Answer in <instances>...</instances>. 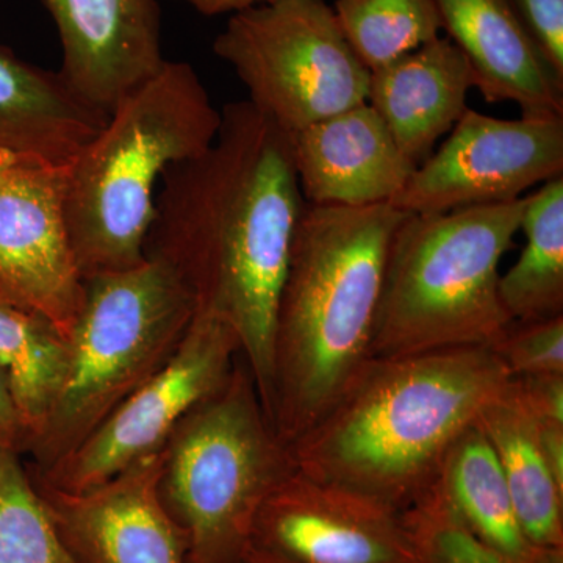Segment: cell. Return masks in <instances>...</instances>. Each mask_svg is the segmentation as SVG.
<instances>
[{
  "label": "cell",
  "instance_id": "cell-14",
  "mask_svg": "<svg viewBox=\"0 0 563 563\" xmlns=\"http://www.w3.org/2000/svg\"><path fill=\"white\" fill-rule=\"evenodd\" d=\"M57 25L62 76L107 114L162 68L157 0H41Z\"/></svg>",
  "mask_w": 563,
  "mask_h": 563
},
{
  "label": "cell",
  "instance_id": "cell-31",
  "mask_svg": "<svg viewBox=\"0 0 563 563\" xmlns=\"http://www.w3.org/2000/svg\"><path fill=\"white\" fill-rule=\"evenodd\" d=\"M192 9L206 16H218V14L240 13V11L273 2V0H181Z\"/></svg>",
  "mask_w": 563,
  "mask_h": 563
},
{
  "label": "cell",
  "instance_id": "cell-21",
  "mask_svg": "<svg viewBox=\"0 0 563 563\" xmlns=\"http://www.w3.org/2000/svg\"><path fill=\"white\" fill-rule=\"evenodd\" d=\"M68 358L69 339L49 318L0 295V372L27 432L25 451L54 409Z\"/></svg>",
  "mask_w": 563,
  "mask_h": 563
},
{
  "label": "cell",
  "instance_id": "cell-29",
  "mask_svg": "<svg viewBox=\"0 0 563 563\" xmlns=\"http://www.w3.org/2000/svg\"><path fill=\"white\" fill-rule=\"evenodd\" d=\"M0 444L21 455L24 454L25 444H27V432L22 424L20 412L2 372H0Z\"/></svg>",
  "mask_w": 563,
  "mask_h": 563
},
{
  "label": "cell",
  "instance_id": "cell-28",
  "mask_svg": "<svg viewBox=\"0 0 563 563\" xmlns=\"http://www.w3.org/2000/svg\"><path fill=\"white\" fill-rule=\"evenodd\" d=\"M514 390L537 424L563 426V374L512 377Z\"/></svg>",
  "mask_w": 563,
  "mask_h": 563
},
{
  "label": "cell",
  "instance_id": "cell-27",
  "mask_svg": "<svg viewBox=\"0 0 563 563\" xmlns=\"http://www.w3.org/2000/svg\"><path fill=\"white\" fill-rule=\"evenodd\" d=\"M543 57L563 77V0H510Z\"/></svg>",
  "mask_w": 563,
  "mask_h": 563
},
{
  "label": "cell",
  "instance_id": "cell-20",
  "mask_svg": "<svg viewBox=\"0 0 563 563\" xmlns=\"http://www.w3.org/2000/svg\"><path fill=\"white\" fill-rule=\"evenodd\" d=\"M435 483L465 525L496 550L521 563H563L525 536L501 466L477 422L448 451Z\"/></svg>",
  "mask_w": 563,
  "mask_h": 563
},
{
  "label": "cell",
  "instance_id": "cell-19",
  "mask_svg": "<svg viewBox=\"0 0 563 563\" xmlns=\"http://www.w3.org/2000/svg\"><path fill=\"white\" fill-rule=\"evenodd\" d=\"M476 422L501 466L525 536L543 553L563 558V488L544 463L536 422L512 380Z\"/></svg>",
  "mask_w": 563,
  "mask_h": 563
},
{
  "label": "cell",
  "instance_id": "cell-8",
  "mask_svg": "<svg viewBox=\"0 0 563 563\" xmlns=\"http://www.w3.org/2000/svg\"><path fill=\"white\" fill-rule=\"evenodd\" d=\"M213 52L255 109L287 132L366 102L369 69L325 0H273L232 14Z\"/></svg>",
  "mask_w": 563,
  "mask_h": 563
},
{
  "label": "cell",
  "instance_id": "cell-2",
  "mask_svg": "<svg viewBox=\"0 0 563 563\" xmlns=\"http://www.w3.org/2000/svg\"><path fill=\"white\" fill-rule=\"evenodd\" d=\"M512 376L488 346L372 357L288 446L296 468L402 512Z\"/></svg>",
  "mask_w": 563,
  "mask_h": 563
},
{
  "label": "cell",
  "instance_id": "cell-24",
  "mask_svg": "<svg viewBox=\"0 0 563 563\" xmlns=\"http://www.w3.org/2000/svg\"><path fill=\"white\" fill-rule=\"evenodd\" d=\"M0 563H77L21 454L0 444Z\"/></svg>",
  "mask_w": 563,
  "mask_h": 563
},
{
  "label": "cell",
  "instance_id": "cell-3",
  "mask_svg": "<svg viewBox=\"0 0 563 563\" xmlns=\"http://www.w3.org/2000/svg\"><path fill=\"white\" fill-rule=\"evenodd\" d=\"M409 213L390 203H306L277 303L269 418L290 446L372 358L393 236Z\"/></svg>",
  "mask_w": 563,
  "mask_h": 563
},
{
  "label": "cell",
  "instance_id": "cell-30",
  "mask_svg": "<svg viewBox=\"0 0 563 563\" xmlns=\"http://www.w3.org/2000/svg\"><path fill=\"white\" fill-rule=\"evenodd\" d=\"M536 422V421H533ZM537 440L548 470L563 488V426L537 424Z\"/></svg>",
  "mask_w": 563,
  "mask_h": 563
},
{
  "label": "cell",
  "instance_id": "cell-26",
  "mask_svg": "<svg viewBox=\"0 0 563 563\" xmlns=\"http://www.w3.org/2000/svg\"><path fill=\"white\" fill-rule=\"evenodd\" d=\"M488 347L512 377L563 374V314L512 321Z\"/></svg>",
  "mask_w": 563,
  "mask_h": 563
},
{
  "label": "cell",
  "instance_id": "cell-16",
  "mask_svg": "<svg viewBox=\"0 0 563 563\" xmlns=\"http://www.w3.org/2000/svg\"><path fill=\"white\" fill-rule=\"evenodd\" d=\"M433 2L485 101L512 102L526 118H563V77L533 43L510 0Z\"/></svg>",
  "mask_w": 563,
  "mask_h": 563
},
{
  "label": "cell",
  "instance_id": "cell-17",
  "mask_svg": "<svg viewBox=\"0 0 563 563\" xmlns=\"http://www.w3.org/2000/svg\"><path fill=\"white\" fill-rule=\"evenodd\" d=\"M107 120L60 70L0 46V168H65Z\"/></svg>",
  "mask_w": 563,
  "mask_h": 563
},
{
  "label": "cell",
  "instance_id": "cell-25",
  "mask_svg": "<svg viewBox=\"0 0 563 563\" xmlns=\"http://www.w3.org/2000/svg\"><path fill=\"white\" fill-rule=\"evenodd\" d=\"M401 517L417 563H521L479 539L437 483Z\"/></svg>",
  "mask_w": 563,
  "mask_h": 563
},
{
  "label": "cell",
  "instance_id": "cell-5",
  "mask_svg": "<svg viewBox=\"0 0 563 563\" xmlns=\"http://www.w3.org/2000/svg\"><path fill=\"white\" fill-rule=\"evenodd\" d=\"M526 198L412 214L388 251L372 357L490 346L512 322L499 265L521 229Z\"/></svg>",
  "mask_w": 563,
  "mask_h": 563
},
{
  "label": "cell",
  "instance_id": "cell-18",
  "mask_svg": "<svg viewBox=\"0 0 563 563\" xmlns=\"http://www.w3.org/2000/svg\"><path fill=\"white\" fill-rule=\"evenodd\" d=\"M472 88L474 76L465 55L448 36H439L372 70L366 102L402 154L420 166L468 109Z\"/></svg>",
  "mask_w": 563,
  "mask_h": 563
},
{
  "label": "cell",
  "instance_id": "cell-7",
  "mask_svg": "<svg viewBox=\"0 0 563 563\" xmlns=\"http://www.w3.org/2000/svg\"><path fill=\"white\" fill-rule=\"evenodd\" d=\"M162 454L158 492L187 533V563H244L255 515L292 461L242 355Z\"/></svg>",
  "mask_w": 563,
  "mask_h": 563
},
{
  "label": "cell",
  "instance_id": "cell-11",
  "mask_svg": "<svg viewBox=\"0 0 563 563\" xmlns=\"http://www.w3.org/2000/svg\"><path fill=\"white\" fill-rule=\"evenodd\" d=\"M244 563H417L401 512L296 468L263 499Z\"/></svg>",
  "mask_w": 563,
  "mask_h": 563
},
{
  "label": "cell",
  "instance_id": "cell-6",
  "mask_svg": "<svg viewBox=\"0 0 563 563\" xmlns=\"http://www.w3.org/2000/svg\"><path fill=\"white\" fill-rule=\"evenodd\" d=\"M84 285L65 383L46 424L25 451L33 473L46 472L73 453L157 373L196 313L195 296L179 274L150 255L139 266L88 277Z\"/></svg>",
  "mask_w": 563,
  "mask_h": 563
},
{
  "label": "cell",
  "instance_id": "cell-12",
  "mask_svg": "<svg viewBox=\"0 0 563 563\" xmlns=\"http://www.w3.org/2000/svg\"><path fill=\"white\" fill-rule=\"evenodd\" d=\"M65 168H0V295L70 335L85 285L66 225Z\"/></svg>",
  "mask_w": 563,
  "mask_h": 563
},
{
  "label": "cell",
  "instance_id": "cell-4",
  "mask_svg": "<svg viewBox=\"0 0 563 563\" xmlns=\"http://www.w3.org/2000/svg\"><path fill=\"white\" fill-rule=\"evenodd\" d=\"M220 125L190 63L166 60L118 102L68 166L66 225L81 279L146 261L163 174L209 150Z\"/></svg>",
  "mask_w": 563,
  "mask_h": 563
},
{
  "label": "cell",
  "instance_id": "cell-1",
  "mask_svg": "<svg viewBox=\"0 0 563 563\" xmlns=\"http://www.w3.org/2000/svg\"><path fill=\"white\" fill-rule=\"evenodd\" d=\"M303 206L290 135L250 101L231 102L209 150L163 174L144 244L196 310L231 325L268 417L277 303Z\"/></svg>",
  "mask_w": 563,
  "mask_h": 563
},
{
  "label": "cell",
  "instance_id": "cell-15",
  "mask_svg": "<svg viewBox=\"0 0 563 563\" xmlns=\"http://www.w3.org/2000/svg\"><path fill=\"white\" fill-rule=\"evenodd\" d=\"M290 143L299 188L310 206L390 203L417 169L368 102L291 133Z\"/></svg>",
  "mask_w": 563,
  "mask_h": 563
},
{
  "label": "cell",
  "instance_id": "cell-22",
  "mask_svg": "<svg viewBox=\"0 0 563 563\" xmlns=\"http://www.w3.org/2000/svg\"><path fill=\"white\" fill-rule=\"evenodd\" d=\"M526 244L499 279V296L512 321L563 314V176L544 181L526 198L521 229Z\"/></svg>",
  "mask_w": 563,
  "mask_h": 563
},
{
  "label": "cell",
  "instance_id": "cell-10",
  "mask_svg": "<svg viewBox=\"0 0 563 563\" xmlns=\"http://www.w3.org/2000/svg\"><path fill=\"white\" fill-rule=\"evenodd\" d=\"M563 174V118L499 120L466 109L390 206L412 214L512 202Z\"/></svg>",
  "mask_w": 563,
  "mask_h": 563
},
{
  "label": "cell",
  "instance_id": "cell-13",
  "mask_svg": "<svg viewBox=\"0 0 563 563\" xmlns=\"http://www.w3.org/2000/svg\"><path fill=\"white\" fill-rule=\"evenodd\" d=\"M162 462L158 451L79 493L33 481L77 563H187V533L158 492Z\"/></svg>",
  "mask_w": 563,
  "mask_h": 563
},
{
  "label": "cell",
  "instance_id": "cell-9",
  "mask_svg": "<svg viewBox=\"0 0 563 563\" xmlns=\"http://www.w3.org/2000/svg\"><path fill=\"white\" fill-rule=\"evenodd\" d=\"M242 355L228 322L196 310L168 362L129 395L57 465L31 473L36 483L79 493L158 453L177 424L231 376Z\"/></svg>",
  "mask_w": 563,
  "mask_h": 563
},
{
  "label": "cell",
  "instance_id": "cell-23",
  "mask_svg": "<svg viewBox=\"0 0 563 563\" xmlns=\"http://www.w3.org/2000/svg\"><path fill=\"white\" fill-rule=\"evenodd\" d=\"M332 10L369 73L442 36V18L433 0H335Z\"/></svg>",
  "mask_w": 563,
  "mask_h": 563
}]
</instances>
